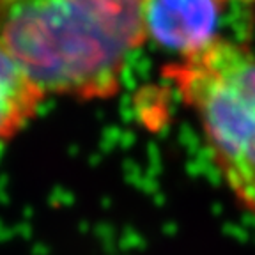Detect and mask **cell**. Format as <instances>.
<instances>
[{"label":"cell","instance_id":"277c9868","mask_svg":"<svg viewBox=\"0 0 255 255\" xmlns=\"http://www.w3.org/2000/svg\"><path fill=\"white\" fill-rule=\"evenodd\" d=\"M46 94L0 39V143L18 136L37 116Z\"/></svg>","mask_w":255,"mask_h":255},{"label":"cell","instance_id":"7a4b0ae2","mask_svg":"<svg viewBox=\"0 0 255 255\" xmlns=\"http://www.w3.org/2000/svg\"><path fill=\"white\" fill-rule=\"evenodd\" d=\"M165 76L199 119L220 177L255 218V52L216 36Z\"/></svg>","mask_w":255,"mask_h":255},{"label":"cell","instance_id":"3957f363","mask_svg":"<svg viewBox=\"0 0 255 255\" xmlns=\"http://www.w3.org/2000/svg\"><path fill=\"white\" fill-rule=\"evenodd\" d=\"M218 0H149L147 37L186 55L215 39Z\"/></svg>","mask_w":255,"mask_h":255},{"label":"cell","instance_id":"6da1fadb","mask_svg":"<svg viewBox=\"0 0 255 255\" xmlns=\"http://www.w3.org/2000/svg\"><path fill=\"white\" fill-rule=\"evenodd\" d=\"M149 0H0V39L44 94L80 101L119 92L147 39Z\"/></svg>","mask_w":255,"mask_h":255}]
</instances>
